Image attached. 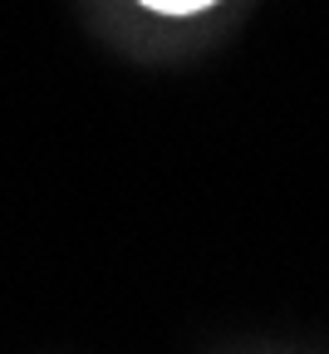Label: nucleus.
<instances>
[{
    "label": "nucleus",
    "mask_w": 329,
    "mask_h": 354,
    "mask_svg": "<svg viewBox=\"0 0 329 354\" xmlns=\"http://www.w3.org/2000/svg\"><path fill=\"white\" fill-rule=\"evenodd\" d=\"M148 10H162V15H197V10H207L212 0H143Z\"/></svg>",
    "instance_id": "1"
}]
</instances>
